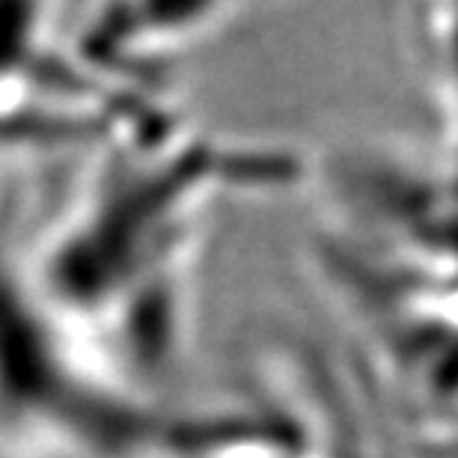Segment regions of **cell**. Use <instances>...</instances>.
Wrapping results in <instances>:
<instances>
[{
  "instance_id": "obj_2",
  "label": "cell",
  "mask_w": 458,
  "mask_h": 458,
  "mask_svg": "<svg viewBox=\"0 0 458 458\" xmlns=\"http://www.w3.org/2000/svg\"><path fill=\"white\" fill-rule=\"evenodd\" d=\"M325 197L366 247L437 256L453 238V176L414 152L357 146L322 170ZM343 238V235H340Z\"/></svg>"
},
{
  "instance_id": "obj_1",
  "label": "cell",
  "mask_w": 458,
  "mask_h": 458,
  "mask_svg": "<svg viewBox=\"0 0 458 458\" xmlns=\"http://www.w3.org/2000/svg\"><path fill=\"white\" fill-rule=\"evenodd\" d=\"M84 179L39 235V289L66 304H102L119 289L176 292L199 229L221 199L307 176L295 152L208 137L173 114L93 149Z\"/></svg>"
},
{
  "instance_id": "obj_3",
  "label": "cell",
  "mask_w": 458,
  "mask_h": 458,
  "mask_svg": "<svg viewBox=\"0 0 458 458\" xmlns=\"http://www.w3.org/2000/svg\"><path fill=\"white\" fill-rule=\"evenodd\" d=\"M242 0H93L66 39L89 75L152 93V81L221 36Z\"/></svg>"
}]
</instances>
